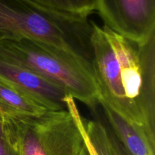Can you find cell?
<instances>
[{"label":"cell","mask_w":155,"mask_h":155,"mask_svg":"<svg viewBox=\"0 0 155 155\" xmlns=\"http://www.w3.org/2000/svg\"><path fill=\"white\" fill-rule=\"evenodd\" d=\"M8 114L0 108V139H8Z\"/></svg>","instance_id":"7c38bea8"},{"label":"cell","mask_w":155,"mask_h":155,"mask_svg":"<svg viewBox=\"0 0 155 155\" xmlns=\"http://www.w3.org/2000/svg\"><path fill=\"white\" fill-rule=\"evenodd\" d=\"M83 153H84V152H83Z\"/></svg>","instance_id":"5bb4252c"},{"label":"cell","mask_w":155,"mask_h":155,"mask_svg":"<svg viewBox=\"0 0 155 155\" xmlns=\"http://www.w3.org/2000/svg\"><path fill=\"white\" fill-rule=\"evenodd\" d=\"M66 103V110H47L37 116L8 115V140L19 155H83L82 117L71 95Z\"/></svg>","instance_id":"277c9868"},{"label":"cell","mask_w":155,"mask_h":155,"mask_svg":"<svg viewBox=\"0 0 155 155\" xmlns=\"http://www.w3.org/2000/svg\"><path fill=\"white\" fill-rule=\"evenodd\" d=\"M0 80L27 92L50 110L68 109L69 94L55 83L28 68L0 56Z\"/></svg>","instance_id":"8992f818"},{"label":"cell","mask_w":155,"mask_h":155,"mask_svg":"<svg viewBox=\"0 0 155 155\" xmlns=\"http://www.w3.org/2000/svg\"><path fill=\"white\" fill-rule=\"evenodd\" d=\"M90 43L98 103L155 139V35L136 42L92 22Z\"/></svg>","instance_id":"6da1fadb"},{"label":"cell","mask_w":155,"mask_h":155,"mask_svg":"<svg viewBox=\"0 0 155 155\" xmlns=\"http://www.w3.org/2000/svg\"><path fill=\"white\" fill-rule=\"evenodd\" d=\"M106 123L117 136L129 155H155V139L150 137L143 130L130 124L102 106Z\"/></svg>","instance_id":"52a82bcc"},{"label":"cell","mask_w":155,"mask_h":155,"mask_svg":"<svg viewBox=\"0 0 155 155\" xmlns=\"http://www.w3.org/2000/svg\"><path fill=\"white\" fill-rule=\"evenodd\" d=\"M83 155H90L89 154V153L88 152L87 149H86V148H85V151H84V153H83Z\"/></svg>","instance_id":"4fadbf2b"},{"label":"cell","mask_w":155,"mask_h":155,"mask_svg":"<svg viewBox=\"0 0 155 155\" xmlns=\"http://www.w3.org/2000/svg\"><path fill=\"white\" fill-rule=\"evenodd\" d=\"M0 56L55 83L89 107H95L98 103L92 68L75 56L25 38L0 40Z\"/></svg>","instance_id":"3957f363"},{"label":"cell","mask_w":155,"mask_h":155,"mask_svg":"<svg viewBox=\"0 0 155 155\" xmlns=\"http://www.w3.org/2000/svg\"><path fill=\"white\" fill-rule=\"evenodd\" d=\"M92 22L86 16L44 7L33 0H0V40L34 39L92 68Z\"/></svg>","instance_id":"7a4b0ae2"},{"label":"cell","mask_w":155,"mask_h":155,"mask_svg":"<svg viewBox=\"0 0 155 155\" xmlns=\"http://www.w3.org/2000/svg\"><path fill=\"white\" fill-rule=\"evenodd\" d=\"M50 9L89 17L96 11L97 0H33Z\"/></svg>","instance_id":"30bf717a"},{"label":"cell","mask_w":155,"mask_h":155,"mask_svg":"<svg viewBox=\"0 0 155 155\" xmlns=\"http://www.w3.org/2000/svg\"><path fill=\"white\" fill-rule=\"evenodd\" d=\"M0 108L8 115L37 116L50 110L27 92L0 80Z\"/></svg>","instance_id":"9c48e42d"},{"label":"cell","mask_w":155,"mask_h":155,"mask_svg":"<svg viewBox=\"0 0 155 155\" xmlns=\"http://www.w3.org/2000/svg\"><path fill=\"white\" fill-rule=\"evenodd\" d=\"M104 25L115 33L142 42L155 35V0H97Z\"/></svg>","instance_id":"5b68a950"},{"label":"cell","mask_w":155,"mask_h":155,"mask_svg":"<svg viewBox=\"0 0 155 155\" xmlns=\"http://www.w3.org/2000/svg\"><path fill=\"white\" fill-rule=\"evenodd\" d=\"M0 155H19L17 148L8 139H0Z\"/></svg>","instance_id":"8fae6325"},{"label":"cell","mask_w":155,"mask_h":155,"mask_svg":"<svg viewBox=\"0 0 155 155\" xmlns=\"http://www.w3.org/2000/svg\"><path fill=\"white\" fill-rule=\"evenodd\" d=\"M81 127L90 155H129L106 121L82 117Z\"/></svg>","instance_id":"ba28073f"}]
</instances>
